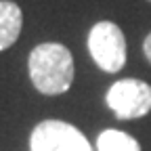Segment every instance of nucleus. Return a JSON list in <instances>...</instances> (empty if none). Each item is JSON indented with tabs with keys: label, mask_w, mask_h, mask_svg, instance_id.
<instances>
[{
	"label": "nucleus",
	"mask_w": 151,
	"mask_h": 151,
	"mask_svg": "<svg viewBox=\"0 0 151 151\" xmlns=\"http://www.w3.org/2000/svg\"><path fill=\"white\" fill-rule=\"evenodd\" d=\"M88 50L103 71L116 73L126 63V38L111 21H99L88 34Z\"/></svg>",
	"instance_id": "2"
},
{
	"label": "nucleus",
	"mask_w": 151,
	"mask_h": 151,
	"mask_svg": "<svg viewBox=\"0 0 151 151\" xmlns=\"http://www.w3.org/2000/svg\"><path fill=\"white\" fill-rule=\"evenodd\" d=\"M143 50H145V57L149 59V63H151V34L145 38V44H143Z\"/></svg>",
	"instance_id": "7"
},
{
	"label": "nucleus",
	"mask_w": 151,
	"mask_h": 151,
	"mask_svg": "<svg viewBox=\"0 0 151 151\" xmlns=\"http://www.w3.org/2000/svg\"><path fill=\"white\" fill-rule=\"evenodd\" d=\"M105 101L120 120L143 118L151 111V86L143 80L124 78L107 90Z\"/></svg>",
	"instance_id": "4"
},
{
	"label": "nucleus",
	"mask_w": 151,
	"mask_h": 151,
	"mask_svg": "<svg viewBox=\"0 0 151 151\" xmlns=\"http://www.w3.org/2000/svg\"><path fill=\"white\" fill-rule=\"evenodd\" d=\"M97 151H141V145L128 132L107 128L97 139Z\"/></svg>",
	"instance_id": "6"
},
{
	"label": "nucleus",
	"mask_w": 151,
	"mask_h": 151,
	"mask_svg": "<svg viewBox=\"0 0 151 151\" xmlns=\"http://www.w3.org/2000/svg\"><path fill=\"white\" fill-rule=\"evenodd\" d=\"M149 2H151V0H149Z\"/></svg>",
	"instance_id": "8"
},
{
	"label": "nucleus",
	"mask_w": 151,
	"mask_h": 151,
	"mask_svg": "<svg viewBox=\"0 0 151 151\" xmlns=\"http://www.w3.org/2000/svg\"><path fill=\"white\" fill-rule=\"evenodd\" d=\"M27 69L36 90L48 97L67 92L73 82V57L57 42L38 44L29 52Z\"/></svg>",
	"instance_id": "1"
},
{
	"label": "nucleus",
	"mask_w": 151,
	"mask_h": 151,
	"mask_svg": "<svg viewBox=\"0 0 151 151\" xmlns=\"http://www.w3.org/2000/svg\"><path fill=\"white\" fill-rule=\"evenodd\" d=\"M21 25L23 15L19 4L11 0H0V50H6L17 42L21 34Z\"/></svg>",
	"instance_id": "5"
},
{
	"label": "nucleus",
	"mask_w": 151,
	"mask_h": 151,
	"mask_svg": "<svg viewBox=\"0 0 151 151\" xmlns=\"http://www.w3.org/2000/svg\"><path fill=\"white\" fill-rule=\"evenodd\" d=\"M29 151H92V147L73 124L44 120L32 130Z\"/></svg>",
	"instance_id": "3"
}]
</instances>
